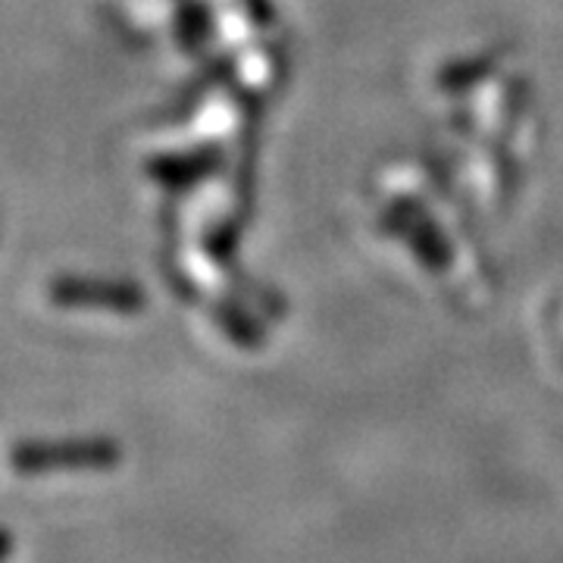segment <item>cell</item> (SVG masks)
<instances>
[{
    "label": "cell",
    "instance_id": "obj_1",
    "mask_svg": "<svg viewBox=\"0 0 563 563\" xmlns=\"http://www.w3.org/2000/svg\"><path fill=\"white\" fill-rule=\"evenodd\" d=\"M10 554H13V536L0 526V563L10 561Z\"/></svg>",
    "mask_w": 563,
    "mask_h": 563
}]
</instances>
